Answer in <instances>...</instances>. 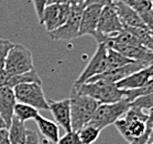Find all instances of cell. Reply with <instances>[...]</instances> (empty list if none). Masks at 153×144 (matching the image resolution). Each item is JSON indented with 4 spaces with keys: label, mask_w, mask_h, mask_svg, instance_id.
Returning a JSON list of instances; mask_svg holds the SVG:
<instances>
[{
    "label": "cell",
    "mask_w": 153,
    "mask_h": 144,
    "mask_svg": "<svg viewBox=\"0 0 153 144\" xmlns=\"http://www.w3.org/2000/svg\"><path fill=\"white\" fill-rule=\"evenodd\" d=\"M115 127L129 144H146L152 131L146 110L133 106H130L128 111L116 121Z\"/></svg>",
    "instance_id": "1"
},
{
    "label": "cell",
    "mask_w": 153,
    "mask_h": 144,
    "mask_svg": "<svg viewBox=\"0 0 153 144\" xmlns=\"http://www.w3.org/2000/svg\"><path fill=\"white\" fill-rule=\"evenodd\" d=\"M70 104L72 130L78 131L91 122L95 111L100 103L88 95L79 93L73 87L70 97Z\"/></svg>",
    "instance_id": "2"
},
{
    "label": "cell",
    "mask_w": 153,
    "mask_h": 144,
    "mask_svg": "<svg viewBox=\"0 0 153 144\" xmlns=\"http://www.w3.org/2000/svg\"><path fill=\"white\" fill-rule=\"evenodd\" d=\"M82 94H86L97 100L99 103H114L126 99V90L119 89L115 82L97 80L94 82H85L83 84L73 85Z\"/></svg>",
    "instance_id": "3"
},
{
    "label": "cell",
    "mask_w": 153,
    "mask_h": 144,
    "mask_svg": "<svg viewBox=\"0 0 153 144\" xmlns=\"http://www.w3.org/2000/svg\"><path fill=\"white\" fill-rule=\"evenodd\" d=\"M130 108V102L126 99L114 103H100L95 111L89 124H93L101 131L120 119Z\"/></svg>",
    "instance_id": "4"
},
{
    "label": "cell",
    "mask_w": 153,
    "mask_h": 144,
    "mask_svg": "<svg viewBox=\"0 0 153 144\" xmlns=\"http://www.w3.org/2000/svg\"><path fill=\"white\" fill-rule=\"evenodd\" d=\"M34 69L31 51L23 44H13L6 59L4 70L11 75L21 74Z\"/></svg>",
    "instance_id": "5"
},
{
    "label": "cell",
    "mask_w": 153,
    "mask_h": 144,
    "mask_svg": "<svg viewBox=\"0 0 153 144\" xmlns=\"http://www.w3.org/2000/svg\"><path fill=\"white\" fill-rule=\"evenodd\" d=\"M84 8V5H71L70 18L63 26L50 31V38L55 41H70L79 38L80 20Z\"/></svg>",
    "instance_id": "6"
},
{
    "label": "cell",
    "mask_w": 153,
    "mask_h": 144,
    "mask_svg": "<svg viewBox=\"0 0 153 144\" xmlns=\"http://www.w3.org/2000/svg\"><path fill=\"white\" fill-rule=\"evenodd\" d=\"M17 102L25 103L34 106L35 109L49 110V103L42 84L40 83H23L16 85L13 88Z\"/></svg>",
    "instance_id": "7"
},
{
    "label": "cell",
    "mask_w": 153,
    "mask_h": 144,
    "mask_svg": "<svg viewBox=\"0 0 153 144\" xmlns=\"http://www.w3.org/2000/svg\"><path fill=\"white\" fill-rule=\"evenodd\" d=\"M123 29H125V26L122 25L114 4L108 5V6L102 7L101 9L99 20H98L97 33L94 38L97 40L98 43H100L105 37L116 35V33L122 31Z\"/></svg>",
    "instance_id": "8"
},
{
    "label": "cell",
    "mask_w": 153,
    "mask_h": 144,
    "mask_svg": "<svg viewBox=\"0 0 153 144\" xmlns=\"http://www.w3.org/2000/svg\"><path fill=\"white\" fill-rule=\"evenodd\" d=\"M71 14V5L67 4H49L45 7L41 19L39 20L40 25L44 26L46 31H53L63 26L67 21Z\"/></svg>",
    "instance_id": "9"
},
{
    "label": "cell",
    "mask_w": 153,
    "mask_h": 144,
    "mask_svg": "<svg viewBox=\"0 0 153 144\" xmlns=\"http://www.w3.org/2000/svg\"><path fill=\"white\" fill-rule=\"evenodd\" d=\"M107 49L108 47L106 46V43H98L96 52L94 53V56L91 57V59L87 63L83 72L79 74V77L77 78L76 81L74 82V84H83V83L89 80L91 78L107 71Z\"/></svg>",
    "instance_id": "10"
},
{
    "label": "cell",
    "mask_w": 153,
    "mask_h": 144,
    "mask_svg": "<svg viewBox=\"0 0 153 144\" xmlns=\"http://www.w3.org/2000/svg\"><path fill=\"white\" fill-rule=\"evenodd\" d=\"M102 6L100 5H88L84 8L80 20L79 37L91 35L95 37L97 33V26Z\"/></svg>",
    "instance_id": "11"
},
{
    "label": "cell",
    "mask_w": 153,
    "mask_h": 144,
    "mask_svg": "<svg viewBox=\"0 0 153 144\" xmlns=\"http://www.w3.org/2000/svg\"><path fill=\"white\" fill-rule=\"evenodd\" d=\"M48 103H49V110L54 116L55 122L66 132L72 131L70 98L59 100V101L48 100Z\"/></svg>",
    "instance_id": "12"
},
{
    "label": "cell",
    "mask_w": 153,
    "mask_h": 144,
    "mask_svg": "<svg viewBox=\"0 0 153 144\" xmlns=\"http://www.w3.org/2000/svg\"><path fill=\"white\" fill-rule=\"evenodd\" d=\"M153 72V64L149 67L142 68L140 70L129 74L128 77L116 82V85L122 90H133V89L142 88L149 82Z\"/></svg>",
    "instance_id": "13"
},
{
    "label": "cell",
    "mask_w": 153,
    "mask_h": 144,
    "mask_svg": "<svg viewBox=\"0 0 153 144\" xmlns=\"http://www.w3.org/2000/svg\"><path fill=\"white\" fill-rule=\"evenodd\" d=\"M17 99L14 95L13 88L0 87V115L4 118L7 127H10L11 121L14 116V106Z\"/></svg>",
    "instance_id": "14"
},
{
    "label": "cell",
    "mask_w": 153,
    "mask_h": 144,
    "mask_svg": "<svg viewBox=\"0 0 153 144\" xmlns=\"http://www.w3.org/2000/svg\"><path fill=\"white\" fill-rule=\"evenodd\" d=\"M115 9L118 14L122 25L125 28H134V27H146L143 22L142 18L137 11L129 7L125 1H116L114 2Z\"/></svg>",
    "instance_id": "15"
},
{
    "label": "cell",
    "mask_w": 153,
    "mask_h": 144,
    "mask_svg": "<svg viewBox=\"0 0 153 144\" xmlns=\"http://www.w3.org/2000/svg\"><path fill=\"white\" fill-rule=\"evenodd\" d=\"M34 121L38 125L40 133L43 136L52 143H57V141L59 139V127L57 123L52 121V120L46 119L44 116H42L41 114H39L34 119Z\"/></svg>",
    "instance_id": "16"
},
{
    "label": "cell",
    "mask_w": 153,
    "mask_h": 144,
    "mask_svg": "<svg viewBox=\"0 0 153 144\" xmlns=\"http://www.w3.org/2000/svg\"><path fill=\"white\" fill-rule=\"evenodd\" d=\"M27 131L28 129L25 127V122H21L20 120L13 116L10 127H8L11 144H25L27 139Z\"/></svg>",
    "instance_id": "17"
},
{
    "label": "cell",
    "mask_w": 153,
    "mask_h": 144,
    "mask_svg": "<svg viewBox=\"0 0 153 144\" xmlns=\"http://www.w3.org/2000/svg\"><path fill=\"white\" fill-rule=\"evenodd\" d=\"M23 83H40V84H42L41 78L39 75L38 71L35 70V68L28 71V72H25V73L16 74V75L10 74L7 82V87L14 88L16 85L23 84Z\"/></svg>",
    "instance_id": "18"
},
{
    "label": "cell",
    "mask_w": 153,
    "mask_h": 144,
    "mask_svg": "<svg viewBox=\"0 0 153 144\" xmlns=\"http://www.w3.org/2000/svg\"><path fill=\"white\" fill-rule=\"evenodd\" d=\"M134 62L133 60L129 59L123 54L119 53L118 51L114 50L112 48L108 47L107 49V71L108 70H115L118 68H121L128 63Z\"/></svg>",
    "instance_id": "19"
},
{
    "label": "cell",
    "mask_w": 153,
    "mask_h": 144,
    "mask_svg": "<svg viewBox=\"0 0 153 144\" xmlns=\"http://www.w3.org/2000/svg\"><path fill=\"white\" fill-rule=\"evenodd\" d=\"M40 114L38 109H35L34 106L17 102V104L14 106V116L18 120H20L21 122H25L29 120H34L36 116Z\"/></svg>",
    "instance_id": "20"
},
{
    "label": "cell",
    "mask_w": 153,
    "mask_h": 144,
    "mask_svg": "<svg viewBox=\"0 0 153 144\" xmlns=\"http://www.w3.org/2000/svg\"><path fill=\"white\" fill-rule=\"evenodd\" d=\"M100 129H98L97 127H95L93 124H89V123L77 131L82 144L95 143L98 137H99V135H100Z\"/></svg>",
    "instance_id": "21"
},
{
    "label": "cell",
    "mask_w": 153,
    "mask_h": 144,
    "mask_svg": "<svg viewBox=\"0 0 153 144\" xmlns=\"http://www.w3.org/2000/svg\"><path fill=\"white\" fill-rule=\"evenodd\" d=\"M125 2L142 17L153 7L152 0H125Z\"/></svg>",
    "instance_id": "22"
},
{
    "label": "cell",
    "mask_w": 153,
    "mask_h": 144,
    "mask_svg": "<svg viewBox=\"0 0 153 144\" xmlns=\"http://www.w3.org/2000/svg\"><path fill=\"white\" fill-rule=\"evenodd\" d=\"M14 43L8 39L0 38V71L4 70V64H6V59L10 49L12 48Z\"/></svg>",
    "instance_id": "23"
},
{
    "label": "cell",
    "mask_w": 153,
    "mask_h": 144,
    "mask_svg": "<svg viewBox=\"0 0 153 144\" xmlns=\"http://www.w3.org/2000/svg\"><path fill=\"white\" fill-rule=\"evenodd\" d=\"M130 106H138V108L143 110H149L150 108L153 106V92L152 93H149V94H144L139 97V98H137L134 101H132L130 103Z\"/></svg>",
    "instance_id": "24"
},
{
    "label": "cell",
    "mask_w": 153,
    "mask_h": 144,
    "mask_svg": "<svg viewBox=\"0 0 153 144\" xmlns=\"http://www.w3.org/2000/svg\"><path fill=\"white\" fill-rule=\"evenodd\" d=\"M56 144H82V142L77 131L72 130L70 132H66L61 139H59Z\"/></svg>",
    "instance_id": "25"
},
{
    "label": "cell",
    "mask_w": 153,
    "mask_h": 144,
    "mask_svg": "<svg viewBox=\"0 0 153 144\" xmlns=\"http://www.w3.org/2000/svg\"><path fill=\"white\" fill-rule=\"evenodd\" d=\"M32 2H33V7H34L35 14H36L39 20H40L42 17L43 11H44L46 6H48V4H49V0H32Z\"/></svg>",
    "instance_id": "26"
},
{
    "label": "cell",
    "mask_w": 153,
    "mask_h": 144,
    "mask_svg": "<svg viewBox=\"0 0 153 144\" xmlns=\"http://www.w3.org/2000/svg\"><path fill=\"white\" fill-rule=\"evenodd\" d=\"M25 144H40L38 133L35 131H27V139H25Z\"/></svg>",
    "instance_id": "27"
},
{
    "label": "cell",
    "mask_w": 153,
    "mask_h": 144,
    "mask_svg": "<svg viewBox=\"0 0 153 144\" xmlns=\"http://www.w3.org/2000/svg\"><path fill=\"white\" fill-rule=\"evenodd\" d=\"M85 0H49V4H67V5H84ZM48 4V5H49ZM85 7V6H84Z\"/></svg>",
    "instance_id": "28"
},
{
    "label": "cell",
    "mask_w": 153,
    "mask_h": 144,
    "mask_svg": "<svg viewBox=\"0 0 153 144\" xmlns=\"http://www.w3.org/2000/svg\"><path fill=\"white\" fill-rule=\"evenodd\" d=\"M112 0H85L84 2V6L86 7L88 5H100L102 7L105 6H108V5H112Z\"/></svg>",
    "instance_id": "29"
},
{
    "label": "cell",
    "mask_w": 153,
    "mask_h": 144,
    "mask_svg": "<svg viewBox=\"0 0 153 144\" xmlns=\"http://www.w3.org/2000/svg\"><path fill=\"white\" fill-rule=\"evenodd\" d=\"M0 144H11L10 139H9V132H8V129H2V130H0Z\"/></svg>",
    "instance_id": "30"
},
{
    "label": "cell",
    "mask_w": 153,
    "mask_h": 144,
    "mask_svg": "<svg viewBox=\"0 0 153 144\" xmlns=\"http://www.w3.org/2000/svg\"><path fill=\"white\" fill-rule=\"evenodd\" d=\"M146 113H148V122L153 124V106L146 110Z\"/></svg>",
    "instance_id": "31"
},
{
    "label": "cell",
    "mask_w": 153,
    "mask_h": 144,
    "mask_svg": "<svg viewBox=\"0 0 153 144\" xmlns=\"http://www.w3.org/2000/svg\"><path fill=\"white\" fill-rule=\"evenodd\" d=\"M2 129H8V127H7L6 122H4V118L0 115V130H2Z\"/></svg>",
    "instance_id": "32"
},
{
    "label": "cell",
    "mask_w": 153,
    "mask_h": 144,
    "mask_svg": "<svg viewBox=\"0 0 153 144\" xmlns=\"http://www.w3.org/2000/svg\"><path fill=\"white\" fill-rule=\"evenodd\" d=\"M149 143H153V130L151 131V133H150V136H149V141H148Z\"/></svg>",
    "instance_id": "33"
},
{
    "label": "cell",
    "mask_w": 153,
    "mask_h": 144,
    "mask_svg": "<svg viewBox=\"0 0 153 144\" xmlns=\"http://www.w3.org/2000/svg\"><path fill=\"white\" fill-rule=\"evenodd\" d=\"M116 1H125V0H112V2H116Z\"/></svg>",
    "instance_id": "34"
},
{
    "label": "cell",
    "mask_w": 153,
    "mask_h": 144,
    "mask_svg": "<svg viewBox=\"0 0 153 144\" xmlns=\"http://www.w3.org/2000/svg\"><path fill=\"white\" fill-rule=\"evenodd\" d=\"M151 79H153V72H152V75H151Z\"/></svg>",
    "instance_id": "35"
},
{
    "label": "cell",
    "mask_w": 153,
    "mask_h": 144,
    "mask_svg": "<svg viewBox=\"0 0 153 144\" xmlns=\"http://www.w3.org/2000/svg\"><path fill=\"white\" fill-rule=\"evenodd\" d=\"M146 144H153V143H149V142H148V143H146Z\"/></svg>",
    "instance_id": "36"
},
{
    "label": "cell",
    "mask_w": 153,
    "mask_h": 144,
    "mask_svg": "<svg viewBox=\"0 0 153 144\" xmlns=\"http://www.w3.org/2000/svg\"><path fill=\"white\" fill-rule=\"evenodd\" d=\"M152 130H153V124H152Z\"/></svg>",
    "instance_id": "37"
},
{
    "label": "cell",
    "mask_w": 153,
    "mask_h": 144,
    "mask_svg": "<svg viewBox=\"0 0 153 144\" xmlns=\"http://www.w3.org/2000/svg\"><path fill=\"white\" fill-rule=\"evenodd\" d=\"M152 1H153V0H152Z\"/></svg>",
    "instance_id": "38"
}]
</instances>
